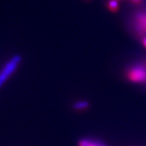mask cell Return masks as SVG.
Instances as JSON below:
<instances>
[{
  "label": "cell",
  "instance_id": "cell-1",
  "mask_svg": "<svg viewBox=\"0 0 146 146\" xmlns=\"http://www.w3.org/2000/svg\"><path fill=\"white\" fill-rule=\"evenodd\" d=\"M126 76L134 83H146V66L138 65L131 68L126 73Z\"/></svg>",
  "mask_w": 146,
  "mask_h": 146
},
{
  "label": "cell",
  "instance_id": "cell-2",
  "mask_svg": "<svg viewBox=\"0 0 146 146\" xmlns=\"http://www.w3.org/2000/svg\"><path fill=\"white\" fill-rule=\"evenodd\" d=\"M21 56L20 55H16L6 64L4 68L3 69V71L0 73V86L5 82L6 80L12 74V72L16 70L17 66L19 65V63H21Z\"/></svg>",
  "mask_w": 146,
  "mask_h": 146
},
{
  "label": "cell",
  "instance_id": "cell-3",
  "mask_svg": "<svg viewBox=\"0 0 146 146\" xmlns=\"http://www.w3.org/2000/svg\"><path fill=\"white\" fill-rule=\"evenodd\" d=\"M135 29L139 36H146V11H139L136 13L135 17Z\"/></svg>",
  "mask_w": 146,
  "mask_h": 146
},
{
  "label": "cell",
  "instance_id": "cell-4",
  "mask_svg": "<svg viewBox=\"0 0 146 146\" xmlns=\"http://www.w3.org/2000/svg\"><path fill=\"white\" fill-rule=\"evenodd\" d=\"M108 9L112 12H116L119 11V3L117 0H110L107 3Z\"/></svg>",
  "mask_w": 146,
  "mask_h": 146
},
{
  "label": "cell",
  "instance_id": "cell-5",
  "mask_svg": "<svg viewBox=\"0 0 146 146\" xmlns=\"http://www.w3.org/2000/svg\"><path fill=\"white\" fill-rule=\"evenodd\" d=\"M89 106V102H79L74 105L73 107L77 110H84L88 108Z\"/></svg>",
  "mask_w": 146,
  "mask_h": 146
},
{
  "label": "cell",
  "instance_id": "cell-6",
  "mask_svg": "<svg viewBox=\"0 0 146 146\" xmlns=\"http://www.w3.org/2000/svg\"><path fill=\"white\" fill-rule=\"evenodd\" d=\"M79 145L80 146H97V145H92V144H90V143H89L88 141H80V142L79 143Z\"/></svg>",
  "mask_w": 146,
  "mask_h": 146
},
{
  "label": "cell",
  "instance_id": "cell-7",
  "mask_svg": "<svg viewBox=\"0 0 146 146\" xmlns=\"http://www.w3.org/2000/svg\"><path fill=\"white\" fill-rule=\"evenodd\" d=\"M131 2L135 3V4H139V3H142V0H131Z\"/></svg>",
  "mask_w": 146,
  "mask_h": 146
},
{
  "label": "cell",
  "instance_id": "cell-8",
  "mask_svg": "<svg viewBox=\"0 0 146 146\" xmlns=\"http://www.w3.org/2000/svg\"><path fill=\"white\" fill-rule=\"evenodd\" d=\"M142 42H143V45H144V46L146 48V36H145V37L143 38V40H142Z\"/></svg>",
  "mask_w": 146,
  "mask_h": 146
},
{
  "label": "cell",
  "instance_id": "cell-9",
  "mask_svg": "<svg viewBox=\"0 0 146 146\" xmlns=\"http://www.w3.org/2000/svg\"><path fill=\"white\" fill-rule=\"evenodd\" d=\"M117 1H118V0H117Z\"/></svg>",
  "mask_w": 146,
  "mask_h": 146
}]
</instances>
